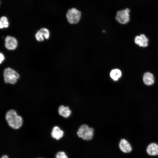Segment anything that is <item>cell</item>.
<instances>
[{
    "mask_svg": "<svg viewBox=\"0 0 158 158\" xmlns=\"http://www.w3.org/2000/svg\"><path fill=\"white\" fill-rule=\"evenodd\" d=\"M1 158H8V157L6 155H4Z\"/></svg>",
    "mask_w": 158,
    "mask_h": 158,
    "instance_id": "cell-19",
    "label": "cell"
},
{
    "mask_svg": "<svg viewBox=\"0 0 158 158\" xmlns=\"http://www.w3.org/2000/svg\"><path fill=\"white\" fill-rule=\"evenodd\" d=\"M94 130L92 128L86 124L80 126L77 132L78 136L84 140L89 141L91 140L94 136Z\"/></svg>",
    "mask_w": 158,
    "mask_h": 158,
    "instance_id": "cell-2",
    "label": "cell"
},
{
    "mask_svg": "<svg viewBox=\"0 0 158 158\" xmlns=\"http://www.w3.org/2000/svg\"><path fill=\"white\" fill-rule=\"evenodd\" d=\"M5 119L8 125L14 129H18L22 126L23 120L18 115L16 111L11 109L8 110L5 115Z\"/></svg>",
    "mask_w": 158,
    "mask_h": 158,
    "instance_id": "cell-1",
    "label": "cell"
},
{
    "mask_svg": "<svg viewBox=\"0 0 158 158\" xmlns=\"http://www.w3.org/2000/svg\"><path fill=\"white\" fill-rule=\"evenodd\" d=\"M39 30L45 39H47L49 38L50 33L48 29L45 28H42L40 29Z\"/></svg>",
    "mask_w": 158,
    "mask_h": 158,
    "instance_id": "cell-15",
    "label": "cell"
},
{
    "mask_svg": "<svg viewBox=\"0 0 158 158\" xmlns=\"http://www.w3.org/2000/svg\"><path fill=\"white\" fill-rule=\"evenodd\" d=\"M145 152L147 155L150 157L158 156V143L152 142L149 143L147 146Z\"/></svg>",
    "mask_w": 158,
    "mask_h": 158,
    "instance_id": "cell-7",
    "label": "cell"
},
{
    "mask_svg": "<svg viewBox=\"0 0 158 158\" xmlns=\"http://www.w3.org/2000/svg\"><path fill=\"white\" fill-rule=\"evenodd\" d=\"M121 71L118 69H114L112 70L110 73L111 78L114 81L118 80L121 77Z\"/></svg>",
    "mask_w": 158,
    "mask_h": 158,
    "instance_id": "cell-13",
    "label": "cell"
},
{
    "mask_svg": "<svg viewBox=\"0 0 158 158\" xmlns=\"http://www.w3.org/2000/svg\"><path fill=\"white\" fill-rule=\"evenodd\" d=\"M130 10L128 8L118 10L116 13L115 19L121 24H126L130 20Z\"/></svg>",
    "mask_w": 158,
    "mask_h": 158,
    "instance_id": "cell-5",
    "label": "cell"
},
{
    "mask_svg": "<svg viewBox=\"0 0 158 158\" xmlns=\"http://www.w3.org/2000/svg\"><path fill=\"white\" fill-rule=\"evenodd\" d=\"M59 114L64 118L69 117L71 114V111L68 106H64L63 105L60 106L58 109Z\"/></svg>",
    "mask_w": 158,
    "mask_h": 158,
    "instance_id": "cell-11",
    "label": "cell"
},
{
    "mask_svg": "<svg viewBox=\"0 0 158 158\" xmlns=\"http://www.w3.org/2000/svg\"><path fill=\"white\" fill-rule=\"evenodd\" d=\"M148 40L144 34L136 36L135 39V43L140 47H145L148 45Z\"/></svg>",
    "mask_w": 158,
    "mask_h": 158,
    "instance_id": "cell-9",
    "label": "cell"
},
{
    "mask_svg": "<svg viewBox=\"0 0 158 158\" xmlns=\"http://www.w3.org/2000/svg\"><path fill=\"white\" fill-rule=\"evenodd\" d=\"M143 81L144 83L147 85H152L154 82V78L153 75L150 72L145 73L143 75Z\"/></svg>",
    "mask_w": 158,
    "mask_h": 158,
    "instance_id": "cell-12",
    "label": "cell"
},
{
    "mask_svg": "<svg viewBox=\"0 0 158 158\" xmlns=\"http://www.w3.org/2000/svg\"><path fill=\"white\" fill-rule=\"evenodd\" d=\"M18 42L14 37L8 36L5 39V45L6 48L9 50H13L17 47Z\"/></svg>",
    "mask_w": 158,
    "mask_h": 158,
    "instance_id": "cell-8",
    "label": "cell"
},
{
    "mask_svg": "<svg viewBox=\"0 0 158 158\" xmlns=\"http://www.w3.org/2000/svg\"><path fill=\"white\" fill-rule=\"evenodd\" d=\"M118 146L120 150L125 154L130 153L133 150V146L127 139L123 138L120 140Z\"/></svg>",
    "mask_w": 158,
    "mask_h": 158,
    "instance_id": "cell-6",
    "label": "cell"
},
{
    "mask_svg": "<svg viewBox=\"0 0 158 158\" xmlns=\"http://www.w3.org/2000/svg\"><path fill=\"white\" fill-rule=\"evenodd\" d=\"M3 77L6 83L14 85L16 83L19 78L20 75L14 70L8 67L4 69L3 72Z\"/></svg>",
    "mask_w": 158,
    "mask_h": 158,
    "instance_id": "cell-3",
    "label": "cell"
},
{
    "mask_svg": "<svg viewBox=\"0 0 158 158\" xmlns=\"http://www.w3.org/2000/svg\"><path fill=\"white\" fill-rule=\"evenodd\" d=\"M56 158H68V157L64 152L60 151L56 154Z\"/></svg>",
    "mask_w": 158,
    "mask_h": 158,
    "instance_id": "cell-17",
    "label": "cell"
},
{
    "mask_svg": "<svg viewBox=\"0 0 158 158\" xmlns=\"http://www.w3.org/2000/svg\"><path fill=\"white\" fill-rule=\"evenodd\" d=\"M82 13L78 9L75 7L69 9L66 14L68 21L71 24H76L80 21Z\"/></svg>",
    "mask_w": 158,
    "mask_h": 158,
    "instance_id": "cell-4",
    "label": "cell"
},
{
    "mask_svg": "<svg viewBox=\"0 0 158 158\" xmlns=\"http://www.w3.org/2000/svg\"><path fill=\"white\" fill-rule=\"evenodd\" d=\"M0 63H1L2 62H3V61L4 60L5 57L3 54L1 53H0Z\"/></svg>",
    "mask_w": 158,
    "mask_h": 158,
    "instance_id": "cell-18",
    "label": "cell"
},
{
    "mask_svg": "<svg viewBox=\"0 0 158 158\" xmlns=\"http://www.w3.org/2000/svg\"><path fill=\"white\" fill-rule=\"evenodd\" d=\"M51 135L53 138L59 140L63 137L64 132L58 126H56L52 128Z\"/></svg>",
    "mask_w": 158,
    "mask_h": 158,
    "instance_id": "cell-10",
    "label": "cell"
},
{
    "mask_svg": "<svg viewBox=\"0 0 158 158\" xmlns=\"http://www.w3.org/2000/svg\"><path fill=\"white\" fill-rule=\"evenodd\" d=\"M36 39L37 41L41 42L43 41L44 40V37L43 36L40 30H38L35 35Z\"/></svg>",
    "mask_w": 158,
    "mask_h": 158,
    "instance_id": "cell-16",
    "label": "cell"
},
{
    "mask_svg": "<svg viewBox=\"0 0 158 158\" xmlns=\"http://www.w3.org/2000/svg\"><path fill=\"white\" fill-rule=\"evenodd\" d=\"M9 22L7 18L5 16H2L1 17L0 20V28H7L9 26Z\"/></svg>",
    "mask_w": 158,
    "mask_h": 158,
    "instance_id": "cell-14",
    "label": "cell"
}]
</instances>
